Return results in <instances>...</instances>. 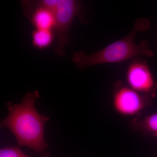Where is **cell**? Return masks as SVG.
I'll return each instance as SVG.
<instances>
[{
  "instance_id": "cell-1",
  "label": "cell",
  "mask_w": 157,
  "mask_h": 157,
  "mask_svg": "<svg viewBox=\"0 0 157 157\" xmlns=\"http://www.w3.org/2000/svg\"><path fill=\"white\" fill-rule=\"evenodd\" d=\"M39 97V92L35 91L26 94L19 104H8L9 114L2 125L12 132L20 146L28 147L45 157L44 126L48 119L36 109L35 103Z\"/></svg>"
},
{
  "instance_id": "cell-2",
  "label": "cell",
  "mask_w": 157,
  "mask_h": 157,
  "mask_svg": "<svg viewBox=\"0 0 157 157\" xmlns=\"http://www.w3.org/2000/svg\"><path fill=\"white\" fill-rule=\"evenodd\" d=\"M150 26L148 19L137 18L132 30L123 38L94 53L76 52L72 56V61L77 67L83 69L95 65L122 63L139 56L151 57L153 54L146 41L139 44L135 42L137 34L147 30Z\"/></svg>"
},
{
  "instance_id": "cell-3",
  "label": "cell",
  "mask_w": 157,
  "mask_h": 157,
  "mask_svg": "<svg viewBox=\"0 0 157 157\" xmlns=\"http://www.w3.org/2000/svg\"><path fill=\"white\" fill-rule=\"evenodd\" d=\"M41 4L52 11L55 18L53 31L56 42L53 47L55 54L63 56L70 42V31L76 17L82 18V2L77 0H39Z\"/></svg>"
},
{
  "instance_id": "cell-4",
  "label": "cell",
  "mask_w": 157,
  "mask_h": 157,
  "mask_svg": "<svg viewBox=\"0 0 157 157\" xmlns=\"http://www.w3.org/2000/svg\"><path fill=\"white\" fill-rule=\"evenodd\" d=\"M128 86L140 94H148L155 86L153 74L146 61L137 58L132 59L126 73Z\"/></svg>"
},
{
  "instance_id": "cell-5",
  "label": "cell",
  "mask_w": 157,
  "mask_h": 157,
  "mask_svg": "<svg viewBox=\"0 0 157 157\" xmlns=\"http://www.w3.org/2000/svg\"><path fill=\"white\" fill-rule=\"evenodd\" d=\"M113 105L121 115L133 116L140 113L145 105L144 98L128 86H121L113 93Z\"/></svg>"
},
{
  "instance_id": "cell-6",
  "label": "cell",
  "mask_w": 157,
  "mask_h": 157,
  "mask_svg": "<svg viewBox=\"0 0 157 157\" xmlns=\"http://www.w3.org/2000/svg\"><path fill=\"white\" fill-rule=\"evenodd\" d=\"M21 5L24 13L35 29L53 30L55 25L53 12L36 1H21Z\"/></svg>"
},
{
  "instance_id": "cell-7",
  "label": "cell",
  "mask_w": 157,
  "mask_h": 157,
  "mask_svg": "<svg viewBox=\"0 0 157 157\" xmlns=\"http://www.w3.org/2000/svg\"><path fill=\"white\" fill-rule=\"evenodd\" d=\"M56 38L53 30L35 29L32 33L33 46L38 49H44L52 45Z\"/></svg>"
},
{
  "instance_id": "cell-8",
  "label": "cell",
  "mask_w": 157,
  "mask_h": 157,
  "mask_svg": "<svg viewBox=\"0 0 157 157\" xmlns=\"http://www.w3.org/2000/svg\"><path fill=\"white\" fill-rule=\"evenodd\" d=\"M0 157H29L16 147H8L1 149Z\"/></svg>"
},
{
  "instance_id": "cell-9",
  "label": "cell",
  "mask_w": 157,
  "mask_h": 157,
  "mask_svg": "<svg viewBox=\"0 0 157 157\" xmlns=\"http://www.w3.org/2000/svg\"><path fill=\"white\" fill-rule=\"evenodd\" d=\"M144 124L149 132L157 134V113L147 117L144 121Z\"/></svg>"
}]
</instances>
